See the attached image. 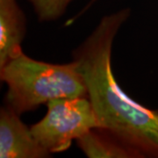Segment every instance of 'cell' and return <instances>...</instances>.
Returning a JSON list of instances; mask_svg holds the SVG:
<instances>
[{"label": "cell", "instance_id": "cell-1", "mask_svg": "<svg viewBox=\"0 0 158 158\" xmlns=\"http://www.w3.org/2000/svg\"><path fill=\"white\" fill-rule=\"evenodd\" d=\"M131 10L125 8L102 18L73 51V61L85 79L87 98L99 127L141 157H158V112L135 101L120 88L112 69L113 40Z\"/></svg>", "mask_w": 158, "mask_h": 158}, {"label": "cell", "instance_id": "cell-2", "mask_svg": "<svg viewBox=\"0 0 158 158\" xmlns=\"http://www.w3.org/2000/svg\"><path fill=\"white\" fill-rule=\"evenodd\" d=\"M8 90L6 104L18 114L62 98H87L85 79L75 61L54 64L37 61L20 52L0 68Z\"/></svg>", "mask_w": 158, "mask_h": 158}, {"label": "cell", "instance_id": "cell-3", "mask_svg": "<svg viewBox=\"0 0 158 158\" xmlns=\"http://www.w3.org/2000/svg\"><path fill=\"white\" fill-rule=\"evenodd\" d=\"M48 112L40 121L31 127L34 138L48 152L59 153L69 148L99 122L88 98H62L48 102Z\"/></svg>", "mask_w": 158, "mask_h": 158}, {"label": "cell", "instance_id": "cell-4", "mask_svg": "<svg viewBox=\"0 0 158 158\" xmlns=\"http://www.w3.org/2000/svg\"><path fill=\"white\" fill-rule=\"evenodd\" d=\"M50 153L34 138L18 114L7 106L0 110V157L45 158Z\"/></svg>", "mask_w": 158, "mask_h": 158}, {"label": "cell", "instance_id": "cell-5", "mask_svg": "<svg viewBox=\"0 0 158 158\" xmlns=\"http://www.w3.org/2000/svg\"><path fill=\"white\" fill-rule=\"evenodd\" d=\"M26 16L16 0H0V68L22 52Z\"/></svg>", "mask_w": 158, "mask_h": 158}, {"label": "cell", "instance_id": "cell-6", "mask_svg": "<svg viewBox=\"0 0 158 158\" xmlns=\"http://www.w3.org/2000/svg\"><path fill=\"white\" fill-rule=\"evenodd\" d=\"M90 130L77 140L80 149L89 158H134L141 157V155L127 147L103 130Z\"/></svg>", "mask_w": 158, "mask_h": 158}, {"label": "cell", "instance_id": "cell-7", "mask_svg": "<svg viewBox=\"0 0 158 158\" xmlns=\"http://www.w3.org/2000/svg\"><path fill=\"white\" fill-rule=\"evenodd\" d=\"M40 22L56 20L64 14L73 0H28Z\"/></svg>", "mask_w": 158, "mask_h": 158}, {"label": "cell", "instance_id": "cell-8", "mask_svg": "<svg viewBox=\"0 0 158 158\" xmlns=\"http://www.w3.org/2000/svg\"><path fill=\"white\" fill-rule=\"evenodd\" d=\"M97 1H98V0H90V3H89V4H88L87 6H86V7H85V9H84L83 11H81V12L79 13V14H78V15H77V17H76V18H73V19H70V23L74 22V20H75V19H76L77 18H78L79 16L81 15V14H83V13H84V12H85V11H87V10H88V8H89V7H90V6H92V4H94L95 2H97Z\"/></svg>", "mask_w": 158, "mask_h": 158}]
</instances>
